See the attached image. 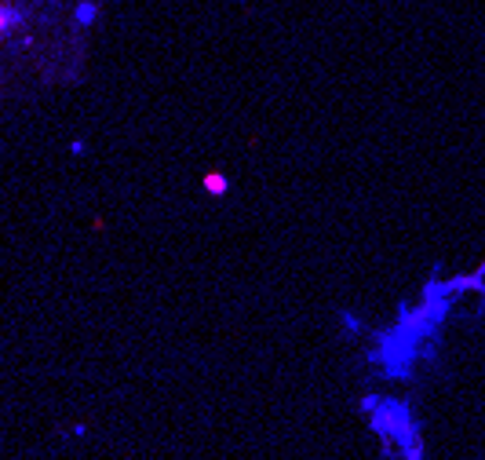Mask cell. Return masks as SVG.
<instances>
[{
  "label": "cell",
  "instance_id": "cell-1",
  "mask_svg": "<svg viewBox=\"0 0 485 460\" xmlns=\"http://www.w3.org/2000/svg\"><path fill=\"white\" fill-rule=\"evenodd\" d=\"M29 22V11L22 4H0V37L15 34V29H22Z\"/></svg>",
  "mask_w": 485,
  "mask_h": 460
},
{
  "label": "cell",
  "instance_id": "cell-2",
  "mask_svg": "<svg viewBox=\"0 0 485 460\" xmlns=\"http://www.w3.org/2000/svg\"><path fill=\"white\" fill-rule=\"evenodd\" d=\"M95 19H99V8H95L91 0H84V4L77 8V22H80V26H91Z\"/></svg>",
  "mask_w": 485,
  "mask_h": 460
}]
</instances>
